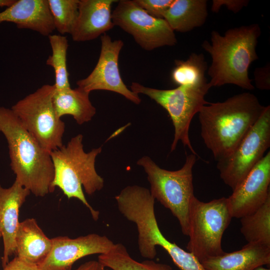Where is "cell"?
<instances>
[{
  "instance_id": "cell-1",
  "label": "cell",
  "mask_w": 270,
  "mask_h": 270,
  "mask_svg": "<svg viewBox=\"0 0 270 270\" xmlns=\"http://www.w3.org/2000/svg\"><path fill=\"white\" fill-rule=\"evenodd\" d=\"M265 108L257 97L249 92L202 106L198 113L200 135L216 161L234 151Z\"/></svg>"
},
{
  "instance_id": "cell-2",
  "label": "cell",
  "mask_w": 270,
  "mask_h": 270,
  "mask_svg": "<svg viewBox=\"0 0 270 270\" xmlns=\"http://www.w3.org/2000/svg\"><path fill=\"white\" fill-rule=\"evenodd\" d=\"M260 34L256 24L228 29L223 36L212 32L210 42L204 40L202 44L212 58L208 68L210 88L232 84L247 90L254 88L248 69L258 58L256 47Z\"/></svg>"
},
{
  "instance_id": "cell-3",
  "label": "cell",
  "mask_w": 270,
  "mask_h": 270,
  "mask_svg": "<svg viewBox=\"0 0 270 270\" xmlns=\"http://www.w3.org/2000/svg\"><path fill=\"white\" fill-rule=\"evenodd\" d=\"M0 132L8 144L16 180L36 196L54 191V168L50 152L26 129L12 109L0 106Z\"/></svg>"
},
{
  "instance_id": "cell-4",
  "label": "cell",
  "mask_w": 270,
  "mask_h": 270,
  "mask_svg": "<svg viewBox=\"0 0 270 270\" xmlns=\"http://www.w3.org/2000/svg\"><path fill=\"white\" fill-rule=\"evenodd\" d=\"M83 136L72 137L66 145L50 152L54 168L52 187H58L70 199L79 200L90 210L94 220L98 219L100 212L94 209L87 201L82 190L89 196L101 190L104 180L96 172L95 164L102 147L85 152Z\"/></svg>"
},
{
  "instance_id": "cell-5",
  "label": "cell",
  "mask_w": 270,
  "mask_h": 270,
  "mask_svg": "<svg viewBox=\"0 0 270 270\" xmlns=\"http://www.w3.org/2000/svg\"><path fill=\"white\" fill-rule=\"evenodd\" d=\"M196 155H186L182 168L169 170L160 168L150 157L144 156L136 164L147 175L150 192L154 200L170 210L178 220L182 234L188 236L189 210L194 196L192 168Z\"/></svg>"
},
{
  "instance_id": "cell-6",
  "label": "cell",
  "mask_w": 270,
  "mask_h": 270,
  "mask_svg": "<svg viewBox=\"0 0 270 270\" xmlns=\"http://www.w3.org/2000/svg\"><path fill=\"white\" fill-rule=\"evenodd\" d=\"M232 218L226 198L203 202L194 196L189 210L188 251L200 262L223 254L222 237Z\"/></svg>"
},
{
  "instance_id": "cell-7",
  "label": "cell",
  "mask_w": 270,
  "mask_h": 270,
  "mask_svg": "<svg viewBox=\"0 0 270 270\" xmlns=\"http://www.w3.org/2000/svg\"><path fill=\"white\" fill-rule=\"evenodd\" d=\"M210 88L209 84L202 86H180L170 90L149 88L136 82H132L130 86L134 92L148 96L168 112L174 129L170 152L176 148L180 141L192 154L198 157L190 140L189 128L194 116L202 106L209 104L205 96Z\"/></svg>"
},
{
  "instance_id": "cell-8",
  "label": "cell",
  "mask_w": 270,
  "mask_h": 270,
  "mask_svg": "<svg viewBox=\"0 0 270 270\" xmlns=\"http://www.w3.org/2000/svg\"><path fill=\"white\" fill-rule=\"evenodd\" d=\"M54 85L44 84L18 100L11 109L26 129L45 150L62 147L65 124L52 103Z\"/></svg>"
},
{
  "instance_id": "cell-9",
  "label": "cell",
  "mask_w": 270,
  "mask_h": 270,
  "mask_svg": "<svg viewBox=\"0 0 270 270\" xmlns=\"http://www.w3.org/2000/svg\"><path fill=\"white\" fill-rule=\"evenodd\" d=\"M270 146V106L229 155L217 161L224 183L234 190L262 158Z\"/></svg>"
},
{
  "instance_id": "cell-10",
  "label": "cell",
  "mask_w": 270,
  "mask_h": 270,
  "mask_svg": "<svg viewBox=\"0 0 270 270\" xmlns=\"http://www.w3.org/2000/svg\"><path fill=\"white\" fill-rule=\"evenodd\" d=\"M112 12V20L118 26L130 34L144 50H152L177 43L174 32L163 18L149 14L134 0H120Z\"/></svg>"
},
{
  "instance_id": "cell-11",
  "label": "cell",
  "mask_w": 270,
  "mask_h": 270,
  "mask_svg": "<svg viewBox=\"0 0 270 270\" xmlns=\"http://www.w3.org/2000/svg\"><path fill=\"white\" fill-rule=\"evenodd\" d=\"M101 48L97 64L86 78L76 82L78 87L90 93L96 90H104L119 94L132 102H141L138 94L128 89L121 78L118 58L124 46L120 40H112L106 33L102 35Z\"/></svg>"
},
{
  "instance_id": "cell-12",
  "label": "cell",
  "mask_w": 270,
  "mask_h": 270,
  "mask_svg": "<svg viewBox=\"0 0 270 270\" xmlns=\"http://www.w3.org/2000/svg\"><path fill=\"white\" fill-rule=\"evenodd\" d=\"M52 240V248L38 266L40 270H72L73 264L78 260L91 254L106 253L114 244L107 236L96 234L75 238L59 236Z\"/></svg>"
},
{
  "instance_id": "cell-13",
  "label": "cell",
  "mask_w": 270,
  "mask_h": 270,
  "mask_svg": "<svg viewBox=\"0 0 270 270\" xmlns=\"http://www.w3.org/2000/svg\"><path fill=\"white\" fill-rule=\"evenodd\" d=\"M270 184L268 151L227 198L232 217L241 218L262 206L270 196Z\"/></svg>"
},
{
  "instance_id": "cell-14",
  "label": "cell",
  "mask_w": 270,
  "mask_h": 270,
  "mask_svg": "<svg viewBox=\"0 0 270 270\" xmlns=\"http://www.w3.org/2000/svg\"><path fill=\"white\" fill-rule=\"evenodd\" d=\"M30 192L16 180L8 188L0 184V232L4 243V254L2 258V267L15 254L16 236L20 223V207Z\"/></svg>"
},
{
  "instance_id": "cell-15",
  "label": "cell",
  "mask_w": 270,
  "mask_h": 270,
  "mask_svg": "<svg viewBox=\"0 0 270 270\" xmlns=\"http://www.w3.org/2000/svg\"><path fill=\"white\" fill-rule=\"evenodd\" d=\"M117 0H80L78 14L71 34L73 40H91L112 28V6Z\"/></svg>"
},
{
  "instance_id": "cell-16",
  "label": "cell",
  "mask_w": 270,
  "mask_h": 270,
  "mask_svg": "<svg viewBox=\"0 0 270 270\" xmlns=\"http://www.w3.org/2000/svg\"><path fill=\"white\" fill-rule=\"evenodd\" d=\"M10 22L48 36L55 30L48 0H17L0 12V23Z\"/></svg>"
},
{
  "instance_id": "cell-17",
  "label": "cell",
  "mask_w": 270,
  "mask_h": 270,
  "mask_svg": "<svg viewBox=\"0 0 270 270\" xmlns=\"http://www.w3.org/2000/svg\"><path fill=\"white\" fill-rule=\"evenodd\" d=\"M206 270H254L270 264V247L247 243L240 250L206 258L200 262Z\"/></svg>"
},
{
  "instance_id": "cell-18",
  "label": "cell",
  "mask_w": 270,
  "mask_h": 270,
  "mask_svg": "<svg viewBox=\"0 0 270 270\" xmlns=\"http://www.w3.org/2000/svg\"><path fill=\"white\" fill-rule=\"evenodd\" d=\"M16 246V256L39 266L49 254L52 242L44 234L36 219L30 218L20 222Z\"/></svg>"
},
{
  "instance_id": "cell-19",
  "label": "cell",
  "mask_w": 270,
  "mask_h": 270,
  "mask_svg": "<svg viewBox=\"0 0 270 270\" xmlns=\"http://www.w3.org/2000/svg\"><path fill=\"white\" fill-rule=\"evenodd\" d=\"M208 16L206 0H173L163 19L174 32H186L202 26Z\"/></svg>"
},
{
  "instance_id": "cell-20",
  "label": "cell",
  "mask_w": 270,
  "mask_h": 270,
  "mask_svg": "<svg viewBox=\"0 0 270 270\" xmlns=\"http://www.w3.org/2000/svg\"><path fill=\"white\" fill-rule=\"evenodd\" d=\"M90 93L78 87L62 90H54L52 103L57 116L70 115L78 124L90 121L96 114L92 104Z\"/></svg>"
},
{
  "instance_id": "cell-21",
  "label": "cell",
  "mask_w": 270,
  "mask_h": 270,
  "mask_svg": "<svg viewBox=\"0 0 270 270\" xmlns=\"http://www.w3.org/2000/svg\"><path fill=\"white\" fill-rule=\"evenodd\" d=\"M240 218V232L248 243L270 247V196L252 212Z\"/></svg>"
},
{
  "instance_id": "cell-22",
  "label": "cell",
  "mask_w": 270,
  "mask_h": 270,
  "mask_svg": "<svg viewBox=\"0 0 270 270\" xmlns=\"http://www.w3.org/2000/svg\"><path fill=\"white\" fill-rule=\"evenodd\" d=\"M98 261L112 270H174L167 264L156 262L152 260L142 262L136 260L121 243L114 244L107 252L100 254Z\"/></svg>"
},
{
  "instance_id": "cell-23",
  "label": "cell",
  "mask_w": 270,
  "mask_h": 270,
  "mask_svg": "<svg viewBox=\"0 0 270 270\" xmlns=\"http://www.w3.org/2000/svg\"><path fill=\"white\" fill-rule=\"evenodd\" d=\"M206 70L207 62L203 54L193 52L185 60H175L172 79L178 86H204L208 84L205 76Z\"/></svg>"
},
{
  "instance_id": "cell-24",
  "label": "cell",
  "mask_w": 270,
  "mask_h": 270,
  "mask_svg": "<svg viewBox=\"0 0 270 270\" xmlns=\"http://www.w3.org/2000/svg\"><path fill=\"white\" fill-rule=\"evenodd\" d=\"M48 36L52 54L46 60V64L54 70L55 90H62L70 88L69 73L66 64V54L68 46L66 37L60 34H50Z\"/></svg>"
},
{
  "instance_id": "cell-25",
  "label": "cell",
  "mask_w": 270,
  "mask_h": 270,
  "mask_svg": "<svg viewBox=\"0 0 270 270\" xmlns=\"http://www.w3.org/2000/svg\"><path fill=\"white\" fill-rule=\"evenodd\" d=\"M80 0H48L55 30L71 34L78 14Z\"/></svg>"
},
{
  "instance_id": "cell-26",
  "label": "cell",
  "mask_w": 270,
  "mask_h": 270,
  "mask_svg": "<svg viewBox=\"0 0 270 270\" xmlns=\"http://www.w3.org/2000/svg\"><path fill=\"white\" fill-rule=\"evenodd\" d=\"M134 2L150 16L163 18L173 0H134Z\"/></svg>"
},
{
  "instance_id": "cell-27",
  "label": "cell",
  "mask_w": 270,
  "mask_h": 270,
  "mask_svg": "<svg viewBox=\"0 0 270 270\" xmlns=\"http://www.w3.org/2000/svg\"><path fill=\"white\" fill-rule=\"evenodd\" d=\"M248 2L249 1L246 0H213L211 10L213 12H217L220 8L224 6L228 10L236 13L244 7L246 6Z\"/></svg>"
},
{
  "instance_id": "cell-28",
  "label": "cell",
  "mask_w": 270,
  "mask_h": 270,
  "mask_svg": "<svg viewBox=\"0 0 270 270\" xmlns=\"http://www.w3.org/2000/svg\"><path fill=\"white\" fill-rule=\"evenodd\" d=\"M270 65L258 68L254 72V80L256 87L260 90L270 89Z\"/></svg>"
},
{
  "instance_id": "cell-29",
  "label": "cell",
  "mask_w": 270,
  "mask_h": 270,
  "mask_svg": "<svg viewBox=\"0 0 270 270\" xmlns=\"http://www.w3.org/2000/svg\"><path fill=\"white\" fill-rule=\"evenodd\" d=\"M2 270H40V269L38 266L28 262L16 256L3 267Z\"/></svg>"
},
{
  "instance_id": "cell-30",
  "label": "cell",
  "mask_w": 270,
  "mask_h": 270,
  "mask_svg": "<svg viewBox=\"0 0 270 270\" xmlns=\"http://www.w3.org/2000/svg\"><path fill=\"white\" fill-rule=\"evenodd\" d=\"M74 270H109L102 266L98 260H90L81 264Z\"/></svg>"
},
{
  "instance_id": "cell-31",
  "label": "cell",
  "mask_w": 270,
  "mask_h": 270,
  "mask_svg": "<svg viewBox=\"0 0 270 270\" xmlns=\"http://www.w3.org/2000/svg\"><path fill=\"white\" fill-rule=\"evenodd\" d=\"M16 0H0V7L9 6L12 5Z\"/></svg>"
},
{
  "instance_id": "cell-32",
  "label": "cell",
  "mask_w": 270,
  "mask_h": 270,
  "mask_svg": "<svg viewBox=\"0 0 270 270\" xmlns=\"http://www.w3.org/2000/svg\"><path fill=\"white\" fill-rule=\"evenodd\" d=\"M254 270H270V268H264L263 267V266H260V267L256 268Z\"/></svg>"
},
{
  "instance_id": "cell-33",
  "label": "cell",
  "mask_w": 270,
  "mask_h": 270,
  "mask_svg": "<svg viewBox=\"0 0 270 270\" xmlns=\"http://www.w3.org/2000/svg\"><path fill=\"white\" fill-rule=\"evenodd\" d=\"M2 237V234H1V233L0 232V238Z\"/></svg>"
}]
</instances>
